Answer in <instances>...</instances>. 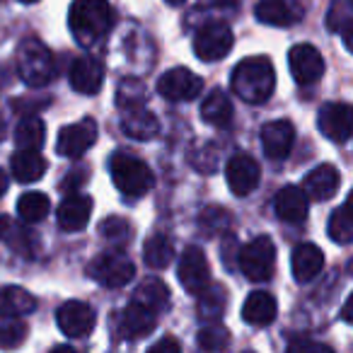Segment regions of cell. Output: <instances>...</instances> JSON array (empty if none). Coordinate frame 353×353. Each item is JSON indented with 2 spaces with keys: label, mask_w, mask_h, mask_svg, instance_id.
I'll use <instances>...</instances> for the list:
<instances>
[{
  "label": "cell",
  "mask_w": 353,
  "mask_h": 353,
  "mask_svg": "<svg viewBox=\"0 0 353 353\" xmlns=\"http://www.w3.org/2000/svg\"><path fill=\"white\" fill-rule=\"evenodd\" d=\"M92 216V199L85 194H70L61 201L59 211H56V221L63 232H80L90 223Z\"/></svg>",
  "instance_id": "cell-19"
},
{
  "label": "cell",
  "mask_w": 353,
  "mask_h": 353,
  "mask_svg": "<svg viewBox=\"0 0 353 353\" xmlns=\"http://www.w3.org/2000/svg\"><path fill=\"white\" fill-rule=\"evenodd\" d=\"M225 288L223 285H208L206 290L199 293V305H196V312L201 319H208V322H218V317H223L225 312Z\"/></svg>",
  "instance_id": "cell-32"
},
{
  "label": "cell",
  "mask_w": 353,
  "mask_h": 353,
  "mask_svg": "<svg viewBox=\"0 0 353 353\" xmlns=\"http://www.w3.org/2000/svg\"><path fill=\"white\" fill-rule=\"evenodd\" d=\"M0 242H6L12 252L27 256V259L37 256V235L8 216H0Z\"/></svg>",
  "instance_id": "cell-25"
},
{
  "label": "cell",
  "mask_w": 353,
  "mask_h": 353,
  "mask_svg": "<svg viewBox=\"0 0 353 353\" xmlns=\"http://www.w3.org/2000/svg\"><path fill=\"white\" fill-rule=\"evenodd\" d=\"M70 88L80 94H97L104 85V63L94 56H80L70 65Z\"/></svg>",
  "instance_id": "cell-17"
},
{
  "label": "cell",
  "mask_w": 353,
  "mask_h": 353,
  "mask_svg": "<svg viewBox=\"0 0 353 353\" xmlns=\"http://www.w3.org/2000/svg\"><path fill=\"white\" fill-rule=\"evenodd\" d=\"M232 114H235L232 112V102L223 90H213L201 102V117H203V121H208L211 126H221V128L230 126Z\"/></svg>",
  "instance_id": "cell-29"
},
{
  "label": "cell",
  "mask_w": 353,
  "mask_h": 353,
  "mask_svg": "<svg viewBox=\"0 0 353 353\" xmlns=\"http://www.w3.org/2000/svg\"><path fill=\"white\" fill-rule=\"evenodd\" d=\"M148 353H182V346L174 336H162L160 341H155L148 348Z\"/></svg>",
  "instance_id": "cell-43"
},
{
  "label": "cell",
  "mask_w": 353,
  "mask_h": 353,
  "mask_svg": "<svg viewBox=\"0 0 353 353\" xmlns=\"http://www.w3.org/2000/svg\"><path fill=\"white\" fill-rule=\"evenodd\" d=\"M17 73L30 88H44L56 78V61L49 46L37 37H27L17 46Z\"/></svg>",
  "instance_id": "cell-4"
},
{
  "label": "cell",
  "mask_w": 353,
  "mask_h": 353,
  "mask_svg": "<svg viewBox=\"0 0 353 353\" xmlns=\"http://www.w3.org/2000/svg\"><path fill=\"white\" fill-rule=\"evenodd\" d=\"M121 131L133 141H150V138H155L160 133V121L145 107H131L123 109Z\"/></svg>",
  "instance_id": "cell-24"
},
{
  "label": "cell",
  "mask_w": 353,
  "mask_h": 353,
  "mask_svg": "<svg viewBox=\"0 0 353 353\" xmlns=\"http://www.w3.org/2000/svg\"><path fill=\"white\" fill-rule=\"evenodd\" d=\"M279 314V303L271 293L266 290H254L247 295L245 305H242V319L252 327H269Z\"/></svg>",
  "instance_id": "cell-23"
},
{
  "label": "cell",
  "mask_w": 353,
  "mask_h": 353,
  "mask_svg": "<svg viewBox=\"0 0 353 353\" xmlns=\"http://www.w3.org/2000/svg\"><path fill=\"white\" fill-rule=\"evenodd\" d=\"M196 341H199V348L206 353H221L230 346V332L223 327L221 322H211L206 324L203 329H199L196 334Z\"/></svg>",
  "instance_id": "cell-36"
},
{
  "label": "cell",
  "mask_w": 353,
  "mask_h": 353,
  "mask_svg": "<svg viewBox=\"0 0 353 353\" xmlns=\"http://www.w3.org/2000/svg\"><path fill=\"white\" fill-rule=\"evenodd\" d=\"M6 138V121H3V117H0V141Z\"/></svg>",
  "instance_id": "cell-50"
},
{
  "label": "cell",
  "mask_w": 353,
  "mask_h": 353,
  "mask_svg": "<svg viewBox=\"0 0 353 353\" xmlns=\"http://www.w3.org/2000/svg\"><path fill=\"white\" fill-rule=\"evenodd\" d=\"M189 165L201 174H213L218 170V150L213 143H199L189 150Z\"/></svg>",
  "instance_id": "cell-39"
},
{
  "label": "cell",
  "mask_w": 353,
  "mask_h": 353,
  "mask_svg": "<svg viewBox=\"0 0 353 353\" xmlns=\"http://www.w3.org/2000/svg\"><path fill=\"white\" fill-rule=\"evenodd\" d=\"M143 259L150 269H167L174 259V245H172L170 235L160 232V235H150L143 245Z\"/></svg>",
  "instance_id": "cell-30"
},
{
  "label": "cell",
  "mask_w": 353,
  "mask_h": 353,
  "mask_svg": "<svg viewBox=\"0 0 353 353\" xmlns=\"http://www.w3.org/2000/svg\"><path fill=\"white\" fill-rule=\"evenodd\" d=\"M295 143V126L288 119H276L261 126V145H264L266 157L271 160H283L290 155Z\"/></svg>",
  "instance_id": "cell-18"
},
{
  "label": "cell",
  "mask_w": 353,
  "mask_h": 353,
  "mask_svg": "<svg viewBox=\"0 0 353 353\" xmlns=\"http://www.w3.org/2000/svg\"><path fill=\"white\" fill-rule=\"evenodd\" d=\"M285 353H334L332 346L322 341H312V339H305V336H295L293 341L288 343Z\"/></svg>",
  "instance_id": "cell-42"
},
{
  "label": "cell",
  "mask_w": 353,
  "mask_h": 353,
  "mask_svg": "<svg viewBox=\"0 0 353 353\" xmlns=\"http://www.w3.org/2000/svg\"><path fill=\"white\" fill-rule=\"evenodd\" d=\"M131 303L143 305L145 310L157 314V312H162V310H167V305H170V288H167L165 281H160V279H145V281H141V285L136 288Z\"/></svg>",
  "instance_id": "cell-28"
},
{
  "label": "cell",
  "mask_w": 353,
  "mask_h": 353,
  "mask_svg": "<svg viewBox=\"0 0 353 353\" xmlns=\"http://www.w3.org/2000/svg\"><path fill=\"white\" fill-rule=\"evenodd\" d=\"M145 102V85L136 78H126L119 83L117 90V104L119 109H131V107H143Z\"/></svg>",
  "instance_id": "cell-40"
},
{
  "label": "cell",
  "mask_w": 353,
  "mask_h": 353,
  "mask_svg": "<svg viewBox=\"0 0 353 353\" xmlns=\"http://www.w3.org/2000/svg\"><path fill=\"white\" fill-rule=\"evenodd\" d=\"M8 192V176H6V172L0 170V196Z\"/></svg>",
  "instance_id": "cell-47"
},
{
  "label": "cell",
  "mask_w": 353,
  "mask_h": 353,
  "mask_svg": "<svg viewBox=\"0 0 353 353\" xmlns=\"http://www.w3.org/2000/svg\"><path fill=\"white\" fill-rule=\"evenodd\" d=\"M339 184H341V172L336 170L334 165H319L314 167L312 172H307L303 182V192L307 199L312 201H329L334 194L339 192Z\"/></svg>",
  "instance_id": "cell-20"
},
{
  "label": "cell",
  "mask_w": 353,
  "mask_h": 353,
  "mask_svg": "<svg viewBox=\"0 0 353 353\" xmlns=\"http://www.w3.org/2000/svg\"><path fill=\"white\" fill-rule=\"evenodd\" d=\"M157 327V314L145 310L143 305L131 303L117 314V322H114V332L121 339L128 341H136V339H145L155 332Z\"/></svg>",
  "instance_id": "cell-14"
},
{
  "label": "cell",
  "mask_w": 353,
  "mask_h": 353,
  "mask_svg": "<svg viewBox=\"0 0 353 353\" xmlns=\"http://www.w3.org/2000/svg\"><path fill=\"white\" fill-rule=\"evenodd\" d=\"M232 254H240V247H237V240L235 237L228 235L225 242H223V259H225V266L228 269H235V264H232Z\"/></svg>",
  "instance_id": "cell-44"
},
{
  "label": "cell",
  "mask_w": 353,
  "mask_h": 353,
  "mask_svg": "<svg viewBox=\"0 0 353 353\" xmlns=\"http://www.w3.org/2000/svg\"><path fill=\"white\" fill-rule=\"evenodd\" d=\"M237 266L245 274L247 281L264 283L274 276L276 269V245L269 235H259L252 242H247L237 254Z\"/></svg>",
  "instance_id": "cell-5"
},
{
  "label": "cell",
  "mask_w": 353,
  "mask_h": 353,
  "mask_svg": "<svg viewBox=\"0 0 353 353\" xmlns=\"http://www.w3.org/2000/svg\"><path fill=\"white\" fill-rule=\"evenodd\" d=\"M232 44H235V37L225 22H208L194 34V54L206 63L225 59L232 51Z\"/></svg>",
  "instance_id": "cell-6"
},
{
  "label": "cell",
  "mask_w": 353,
  "mask_h": 353,
  "mask_svg": "<svg viewBox=\"0 0 353 353\" xmlns=\"http://www.w3.org/2000/svg\"><path fill=\"white\" fill-rule=\"evenodd\" d=\"M114 8L109 0H73L68 10V27L80 46H94L112 32Z\"/></svg>",
  "instance_id": "cell-1"
},
{
  "label": "cell",
  "mask_w": 353,
  "mask_h": 353,
  "mask_svg": "<svg viewBox=\"0 0 353 353\" xmlns=\"http://www.w3.org/2000/svg\"><path fill=\"white\" fill-rule=\"evenodd\" d=\"M228 187L235 196H250L261 179V167L250 152H235L225 165Z\"/></svg>",
  "instance_id": "cell-10"
},
{
  "label": "cell",
  "mask_w": 353,
  "mask_h": 353,
  "mask_svg": "<svg viewBox=\"0 0 353 353\" xmlns=\"http://www.w3.org/2000/svg\"><path fill=\"white\" fill-rule=\"evenodd\" d=\"M94 141H97V123H94V119H83V121L61 128L56 152L61 157H68V160H78L94 145Z\"/></svg>",
  "instance_id": "cell-11"
},
{
  "label": "cell",
  "mask_w": 353,
  "mask_h": 353,
  "mask_svg": "<svg viewBox=\"0 0 353 353\" xmlns=\"http://www.w3.org/2000/svg\"><path fill=\"white\" fill-rule=\"evenodd\" d=\"M305 10V0H259L254 17L269 27H293L303 22Z\"/></svg>",
  "instance_id": "cell-13"
},
{
  "label": "cell",
  "mask_w": 353,
  "mask_h": 353,
  "mask_svg": "<svg viewBox=\"0 0 353 353\" xmlns=\"http://www.w3.org/2000/svg\"><path fill=\"white\" fill-rule=\"evenodd\" d=\"M245 353H254V351H245Z\"/></svg>",
  "instance_id": "cell-52"
},
{
  "label": "cell",
  "mask_w": 353,
  "mask_h": 353,
  "mask_svg": "<svg viewBox=\"0 0 353 353\" xmlns=\"http://www.w3.org/2000/svg\"><path fill=\"white\" fill-rule=\"evenodd\" d=\"M317 126L324 138L346 143L353 131V114L346 102H327L317 114Z\"/></svg>",
  "instance_id": "cell-15"
},
{
  "label": "cell",
  "mask_w": 353,
  "mask_h": 353,
  "mask_svg": "<svg viewBox=\"0 0 353 353\" xmlns=\"http://www.w3.org/2000/svg\"><path fill=\"white\" fill-rule=\"evenodd\" d=\"M176 279H179L182 288L192 295H199L211 285V266H208L201 247L192 245L182 252L179 264H176Z\"/></svg>",
  "instance_id": "cell-8"
},
{
  "label": "cell",
  "mask_w": 353,
  "mask_h": 353,
  "mask_svg": "<svg viewBox=\"0 0 353 353\" xmlns=\"http://www.w3.org/2000/svg\"><path fill=\"white\" fill-rule=\"evenodd\" d=\"M49 211H51V201H49V196L41 192H27V194H22L20 201H17V216L25 223L44 221V218L49 216Z\"/></svg>",
  "instance_id": "cell-34"
},
{
  "label": "cell",
  "mask_w": 353,
  "mask_h": 353,
  "mask_svg": "<svg viewBox=\"0 0 353 353\" xmlns=\"http://www.w3.org/2000/svg\"><path fill=\"white\" fill-rule=\"evenodd\" d=\"M56 324L59 329L70 339H83L90 336L97 324V314L90 307L88 303H80V300H68L56 310Z\"/></svg>",
  "instance_id": "cell-12"
},
{
  "label": "cell",
  "mask_w": 353,
  "mask_h": 353,
  "mask_svg": "<svg viewBox=\"0 0 353 353\" xmlns=\"http://www.w3.org/2000/svg\"><path fill=\"white\" fill-rule=\"evenodd\" d=\"M232 225V216L221 206H208L201 211L199 216V230L206 237H221L230 230Z\"/></svg>",
  "instance_id": "cell-35"
},
{
  "label": "cell",
  "mask_w": 353,
  "mask_h": 353,
  "mask_svg": "<svg viewBox=\"0 0 353 353\" xmlns=\"http://www.w3.org/2000/svg\"><path fill=\"white\" fill-rule=\"evenodd\" d=\"M88 276L104 288H121L133 281L136 266L121 254H99L88 264Z\"/></svg>",
  "instance_id": "cell-7"
},
{
  "label": "cell",
  "mask_w": 353,
  "mask_h": 353,
  "mask_svg": "<svg viewBox=\"0 0 353 353\" xmlns=\"http://www.w3.org/2000/svg\"><path fill=\"white\" fill-rule=\"evenodd\" d=\"M99 235L104 237V240L114 242V245H119V242H128V237H131V225L126 223V218H107V221H102V225H99Z\"/></svg>",
  "instance_id": "cell-41"
},
{
  "label": "cell",
  "mask_w": 353,
  "mask_h": 353,
  "mask_svg": "<svg viewBox=\"0 0 353 353\" xmlns=\"http://www.w3.org/2000/svg\"><path fill=\"white\" fill-rule=\"evenodd\" d=\"M327 232L336 245H348L353 240V228H351V218H348V203L339 206L336 211L329 216V225Z\"/></svg>",
  "instance_id": "cell-38"
},
{
  "label": "cell",
  "mask_w": 353,
  "mask_h": 353,
  "mask_svg": "<svg viewBox=\"0 0 353 353\" xmlns=\"http://www.w3.org/2000/svg\"><path fill=\"white\" fill-rule=\"evenodd\" d=\"M351 303H353V295H348L346 303H343V310H341V319L343 322H351Z\"/></svg>",
  "instance_id": "cell-46"
},
{
  "label": "cell",
  "mask_w": 353,
  "mask_h": 353,
  "mask_svg": "<svg viewBox=\"0 0 353 353\" xmlns=\"http://www.w3.org/2000/svg\"><path fill=\"white\" fill-rule=\"evenodd\" d=\"M46 157L41 155L39 150H27V148H20V150L12 152L10 157V170L15 174L17 182L22 184H34L37 179H41L46 172Z\"/></svg>",
  "instance_id": "cell-26"
},
{
  "label": "cell",
  "mask_w": 353,
  "mask_h": 353,
  "mask_svg": "<svg viewBox=\"0 0 353 353\" xmlns=\"http://www.w3.org/2000/svg\"><path fill=\"white\" fill-rule=\"evenodd\" d=\"M20 3H25V6H30V3H37V0H20Z\"/></svg>",
  "instance_id": "cell-51"
},
{
  "label": "cell",
  "mask_w": 353,
  "mask_h": 353,
  "mask_svg": "<svg viewBox=\"0 0 353 353\" xmlns=\"http://www.w3.org/2000/svg\"><path fill=\"white\" fill-rule=\"evenodd\" d=\"M351 27H353V10H351V0H334L329 6L327 12V30L329 32H339L343 37V46L348 51L351 46Z\"/></svg>",
  "instance_id": "cell-31"
},
{
  "label": "cell",
  "mask_w": 353,
  "mask_h": 353,
  "mask_svg": "<svg viewBox=\"0 0 353 353\" xmlns=\"http://www.w3.org/2000/svg\"><path fill=\"white\" fill-rule=\"evenodd\" d=\"M322 269H324V254L317 245L303 242V245H298L293 250L290 271H293V279L298 281V283H310L312 279H317Z\"/></svg>",
  "instance_id": "cell-22"
},
{
  "label": "cell",
  "mask_w": 353,
  "mask_h": 353,
  "mask_svg": "<svg viewBox=\"0 0 353 353\" xmlns=\"http://www.w3.org/2000/svg\"><path fill=\"white\" fill-rule=\"evenodd\" d=\"M46 141V126L39 117H25L15 128V143L27 150H39Z\"/></svg>",
  "instance_id": "cell-33"
},
{
  "label": "cell",
  "mask_w": 353,
  "mask_h": 353,
  "mask_svg": "<svg viewBox=\"0 0 353 353\" xmlns=\"http://www.w3.org/2000/svg\"><path fill=\"white\" fill-rule=\"evenodd\" d=\"M274 211L283 223L300 225L310 213V199L300 187H283L274 196Z\"/></svg>",
  "instance_id": "cell-21"
},
{
  "label": "cell",
  "mask_w": 353,
  "mask_h": 353,
  "mask_svg": "<svg viewBox=\"0 0 353 353\" xmlns=\"http://www.w3.org/2000/svg\"><path fill=\"white\" fill-rule=\"evenodd\" d=\"M37 310V300L30 290L20 285L0 288V317H27Z\"/></svg>",
  "instance_id": "cell-27"
},
{
  "label": "cell",
  "mask_w": 353,
  "mask_h": 353,
  "mask_svg": "<svg viewBox=\"0 0 353 353\" xmlns=\"http://www.w3.org/2000/svg\"><path fill=\"white\" fill-rule=\"evenodd\" d=\"M288 65L298 85H312L324 75V59L312 44H295L288 54Z\"/></svg>",
  "instance_id": "cell-16"
},
{
  "label": "cell",
  "mask_w": 353,
  "mask_h": 353,
  "mask_svg": "<svg viewBox=\"0 0 353 353\" xmlns=\"http://www.w3.org/2000/svg\"><path fill=\"white\" fill-rule=\"evenodd\" d=\"M203 80L189 68H172L160 75L157 80V92L170 102H192L201 94Z\"/></svg>",
  "instance_id": "cell-9"
},
{
  "label": "cell",
  "mask_w": 353,
  "mask_h": 353,
  "mask_svg": "<svg viewBox=\"0 0 353 353\" xmlns=\"http://www.w3.org/2000/svg\"><path fill=\"white\" fill-rule=\"evenodd\" d=\"M165 3H167V6H184V3H187V0H165Z\"/></svg>",
  "instance_id": "cell-49"
},
{
  "label": "cell",
  "mask_w": 353,
  "mask_h": 353,
  "mask_svg": "<svg viewBox=\"0 0 353 353\" xmlns=\"http://www.w3.org/2000/svg\"><path fill=\"white\" fill-rule=\"evenodd\" d=\"M237 0H201V6L206 8H232Z\"/></svg>",
  "instance_id": "cell-45"
},
{
  "label": "cell",
  "mask_w": 353,
  "mask_h": 353,
  "mask_svg": "<svg viewBox=\"0 0 353 353\" xmlns=\"http://www.w3.org/2000/svg\"><path fill=\"white\" fill-rule=\"evenodd\" d=\"M51 353H78L73 346H56V348H51Z\"/></svg>",
  "instance_id": "cell-48"
},
{
  "label": "cell",
  "mask_w": 353,
  "mask_h": 353,
  "mask_svg": "<svg viewBox=\"0 0 353 353\" xmlns=\"http://www.w3.org/2000/svg\"><path fill=\"white\" fill-rule=\"evenodd\" d=\"M27 339V324L20 317H0V348L12 351Z\"/></svg>",
  "instance_id": "cell-37"
},
{
  "label": "cell",
  "mask_w": 353,
  "mask_h": 353,
  "mask_svg": "<svg viewBox=\"0 0 353 353\" xmlns=\"http://www.w3.org/2000/svg\"><path fill=\"white\" fill-rule=\"evenodd\" d=\"M230 88L242 102L264 104L276 90V70L266 56H250L235 65L230 75Z\"/></svg>",
  "instance_id": "cell-2"
},
{
  "label": "cell",
  "mask_w": 353,
  "mask_h": 353,
  "mask_svg": "<svg viewBox=\"0 0 353 353\" xmlns=\"http://www.w3.org/2000/svg\"><path fill=\"white\" fill-rule=\"evenodd\" d=\"M109 174H112L114 187L128 199L145 196L155 184L150 167L141 157L128 155V152H114L109 157Z\"/></svg>",
  "instance_id": "cell-3"
}]
</instances>
